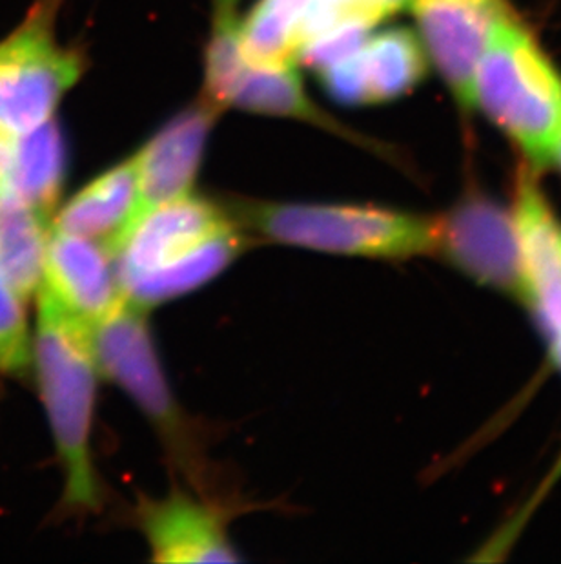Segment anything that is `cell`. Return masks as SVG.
<instances>
[{"instance_id": "1", "label": "cell", "mask_w": 561, "mask_h": 564, "mask_svg": "<svg viewBox=\"0 0 561 564\" xmlns=\"http://www.w3.org/2000/svg\"><path fill=\"white\" fill-rule=\"evenodd\" d=\"M246 243L230 208L186 194L138 214L110 252L122 296L148 311L202 288Z\"/></svg>"}, {"instance_id": "2", "label": "cell", "mask_w": 561, "mask_h": 564, "mask_svg": "<svg viewBox=\"0 0 561 564\" xmlns=\"http://www.w3.org/2000/svg\"><path fill=\"white\" fill-rule=\"evenodd\" d=\"M33 357L63 463V505L74 511L101 508V486L91 458L97 366L90 327L38 288V316Z\"/></svg>"}, {"instance_id": "3", "label": "cell", "mask_w": 561, "mask_h": 564, "mask_svg": "<svg viewBox=\"0 0 561 564\" xmlns=\"http://www.w3.org/2000/svg\"><path fill=\"white\" fill-rule=\"evenodd\" d=\"M228 208L244 230L280 246L385 260L438 252V218L394 208L252 199Z\"/></svg>"}, {"instance_id": "4", "label": "cell", "mask_w": 561, "mask_h": 564, "mask_svg": "<svg viewBox=\"0 0 561 564\" xmlns=\"http://www.w3.org/2000/svg\"><path fill=\"white\" fill-rule=\"evenodd\" d=\"M148 311L122 299L112 313L91 325L90 336L99 373L107 375L143 411L160 433L175 468L185 475L197 496L227 505L218 477L208 464L202 435L196 422L175 400L161 368L154 338L150 333Z\"/></svg>"}, {"instance_id": "5", "label": "cell", "mask_w": 561, "mask_h": 564, "mask_svg": "<svg viewBox=\"0 0 561 564\" xmlns=\"http://www.w3.org/2000/svg\"><path fill=\"white\" fill-rule=\"evenodd\" d=\"M546 165L561 130V72L510 8L494 22L474 80V110Z\"/></svg>"}, {"instance_id": "6", "label": "cell", "mask_w": 561, "mask_h": 564, "mask_svg": "<svg viewBox=\"0 0 561 564\" xmlns=\"http://www.w3.org/2000/svg\"><path fill=\"white\" fill-rule=\"evenodd\" d=\"M61 0H35L24 21L0 39V138L8 141L54 121L85 61L58 43Z\"/></svg>"}, {"instance_id": "7", "label": "cell", "mask_w": 561, "mask_h": 564, "mask_svg": "<svg viewBox=\"0 0 561 564\" xmlns=\"http://www.w3.org/2000/svg\"><path fill=\"white\" fill-rule=\"evenodd\" d=\"M202 96L223 112L235 108L241 112L294 119L341 135L352 143L372 147L310 99L296 64L272 66L246 59L239 44L235 13H213L212 33L205 52Z\"/></svg>"}, {"instance_id": "8", "label": "cell", "mask_w": 561, "mask_h": 564, "mask_svg": "<svg viewBox=\"0 0 561 564\" xmlns=\"http://www.w3.org/2000/svg\"><path fill=\"white\" fill-rule=\"evenodd\" d=\"M416 35L461 110H474V80L507 0H413Z\"/></svg>"}, {"instance_id": "9", "label": "cell", "mask_w": 561, "mask_h": 564, "mask_svg": "<svg viewBox=\"0 0 561 564\" xmlns=\"http://www.w3.org/2000/svg\"><path fill=\"white\" fill-rule=\"evenodd\" d=\"M429 66L416 32L388 28L369 33L360 48L318 74L334 101L360 107L408 96L424 80Z\"/></svg>"}, {"instance_id": "10", "label": "cell", "mask_w": 561, "mask_h": 564, "mask_svg": "<svg viewBox=\"0 0 561 564\" xmlns=\"http://www.w3.org/2000/svg\"><path fill=\"white\" fill-rule=\"evenodd\" d=\"M438 252L477 282L521 299L524 278L513 213L491 199L469 197L438 218Z\"/></svg>"}, {"instance_id": "11", "label": "cell", "mask_w": 561, "mask_h": 564, "mask_svg": "<svg viewBox=\"0 0 561 564\" xmlns=\"http://www.w3.org/2000/svg\"><path fill=\"white\" fill-rule=\"evenodd\" d=\"M221 112L201 94L132 155L138 172V214L191 194Z\"/></svg>"}, {"instance_id": "12", "label": "cell", "mask_w": 561, "mask_h": 564, "mask_svg": "<svg viewBox=\"0 0 561 564\" xmlns=\"http://www.w3.org/2000/svg\"><path fill=\"white\" fill-rule=\"evenodd\" d=\"M232 508L186 491L165 499H143L138 522L155 563H235L241 561L228 539Z\"/></svg>"}, {"instance_id": "13", "label": "cell", "mask_w": 561, "mask_h": 564, "mask_svg": "<svg viewBox=\"0 0 561 564\" xmlns=\"http://www.w3.org/2000/svg\"><path fill=\"white\" fill-rule=\"evenodd\" d=\"M41 289L88 327L124 299L110 249L101 241L58 230L50 236Z\"/></svg>"}, {"instance_id": "14", "label": "cell", "mask_w": 561, "mask_h": 564, "mask_svg": "<svg viewBox=\"0 0 561 564\" xmlns=\"http://www.w3.org/2000/svg\"><path fill=\"white\" fill-rule=\"evenodd\" d=\"M138 213V172L133 158H128L64 203L55 218V230L101 241L110 249Z\"/></svg>"}, {"instance_id": "15", "label": "cell", "mask_w": 561, "mask_h": 564, "mask_svg": "<svg viewBox=\"0 0 561 564\" xmlns=\"http://www.w3.org/2000/svg\"><path fill=\"white\" fill-rule=\"evenodd\" d=\"M48 241L43 214L0 183V271L22 299L43 283Z\"/></svg>"}, {"instance_id": "16", "label": "cell", "mask_w": 561, "mask_h": 564, "mask_svg": "<svg viewBox=\"0 0 561 564\" xmlns=\"http://www.w3.org/2000/svg\"><path fill=\"white\" fill-rule=\"evenodd\" d=\"M64 172L66 150L54 119L13 141L4 183L30 207L48 218L61 194Z\"/></svg>"}, {"instance_id": "17", "label": "cell", "mask_w": 561, "mask_h": 564, "mask_svg": "<svg viewBox=\"0 0 561 564\" xmlns=\"http://www.w3.org/2000/svg\"><path fill=\"white\" fill-rule=\"evenodd\" d=\"M318 0H257L238 37L246 59L255 64H296L308 19Z\"/></svg>"}, {"instance_id": "18", "label": "cell", "mask_w": 561, "mask_h": 564, "mask_svg": "<svg viewBox=\"0 0 561 564\" xmlns=\"http://www.w3.org/2000/svg\"><path fill=\"white\" fill-rule=\"evenodd\" d=\"M22 296L0 271V369L24 371L30 362V335Z\"/></svg>"}, {"instance_id": "19", "label": "cell", "mask_w": 561, "mask_h": 564, "mask_svg": "<svg viewBox=\"0 0 561 564\" xmlns=\"http://www.w3.org/2000/svg\"><path fill=\"white\" fill-rule=\"evenodd\" d=\"M410 2L413 0H336V6L344 17L376 26Z\"/></svg>"}, {"instance_id": "20", "label": "cell", "mask_w": 561, "mask_h": 564, "mask_svg": "<svg viewBox=\"0 0 561 564\" xmlns=\"http://www.w3.org/2000/svg\"><path fill=\"white\" fill-rule=\"evenodd\" d=\"M11 149H13V141L0 138V182H4L6 174L10 171Z\"/></svg>"}, {"instance_id": "21", "label": "cell", "mask_w": 561, "mask_h": 564, "mask_svg": "<svg viewBox=\"0 0 561 564\" xmlns=\"http://www.w3.org/2000/svg\"><path fill=\"white\" fill-rule=\"evenodd\" d=\"M546 165H552L557 171H560L561 174V130L558 133L557 141L552 144L551 152H549V158H547Z\"/></svg>"}, {"instance_id": "22", "label": "cell", "mask_w": 561, "mask_h": 564, "mask_svg": "<svg viewBox=\"0 0 561 564\" xmlns=\"http://www.w3.org/2000/svg\"><path fill=\"white\" fill-rule=\"evenodd\" d=\"M239 0H213V13H235Z\"/></svg>"}]
</instances>
